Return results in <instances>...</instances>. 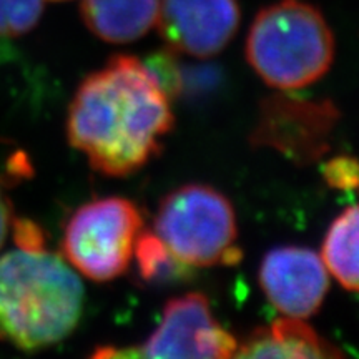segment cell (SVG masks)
<instances>
[{
    "label": "cell",
    "mask_w": 359,
    "mask_h": 359,
    "mask_svg": "<svg viewBox=\"0 0 359 359\" xmlns=\"http://www.w3.org/2000/svg\"><path fill=\"white\" fill-rule=\"evenodd\" d=\"M175 116L170 97L138 58L115 55L79 85L67 137L105 177L123 178L160 155Z\"/></svg>",
    "instance_id": "obj_1"
},
{
    "label": "cell",
    "mask_w": 359,
    "mask_h": 359,
    "mask_svg": "<svg viewBox=\"0 0 359 359\" xmlns=\"http://www.w3.org/2000/svg\"><path fill=\"white\" fill-rule=\"evenodd\" d=\"M83 306L79 276L57 255L17 250L0 258V333L25 351L65 339Z\"/></svg>",
    "instance_id": "obj_2"
},
{
    "label": "cell",
    "mask_w": 359,
    "mask_h": 359,
    "mask_svg": "<svg viewBox=\"0 0 359 359\" xmlns=\"http://www.w3.org/2000/svg\"><path fill=\"white\" fill-rule=\"evenodd\" d=\"M334 35L320 8L280 0L262 8L246 37V60L269 87L294 90L325 77L334 60Z\"/></svg>",
    "instance_id": "obj_3"
},
{
    "label": "cell",
    "mask_w": 359,
    "mask_h": 359,
    "mask_svg": "<svg viewBox=\"0 0 359 359\" xmlns=\"http://www.w3.org/2000/svg\"><path fill=\"white\" fill-rule=\"evenodd\" d=\"M155 235L187 266L240 263L236 215L231 201L208 185H185L170 191L158 206Z\"/></svg>",
    "instance_id": "obj_4"
},
{
    "label": "cell",
    "mask_w": 359,
    "mask_h": 359,
    "mask_svg": "<svg viewBox=\"0 0 359 359\" xmlns=\"http://www.w3.org/2000/svg\"><path fill=\"white\" fill-rule=\"evenodd\" d=\"M142 226L140 212L127 198L88 201L67 222L62 253L88 280L111 281L128 269Z\"/></svg>",
    "instance_id": "obj_5"
},
{
    "label": "cell",
    "mask_w": 359,
    "mask_h": 359,
    "mask_svg": "<svg viewBox=\"0 0 359 359\" xmlns=\"http://www.w3.org/2000/svg\"><path fill=\"white\" fill-rule=\"evenodd\" d=\"M238 341L215 320L210 302L201 293L170 299L160 326L137 354L147 358H235Z\"/></svg>",
    "instance_id": "obj_6"
},
{
    "label": "cell",
    "mask_w": 359,
    "mask_h": 359,
    "mask_svg": "<svg viewBox=\"0 0 359 359\" xmlns=\"http://www.w3.org/2000/svg\"><path fill=\"white\" fill-rule=\"evenodd\" d=\"M238 0H160L158 32L175 53L212 58L240 25Z\"/></svg>",
    "instance_id": "obj_7"
},
{
    "label": "cell",
    "mask_w": 359,
    "mask_h": 359,
    "mask_svg": "<svg viewBox=\"0 0 359 359\" xmlns=\"http://www.w3.org/2000/svg\"><path fill=\"white\" fill-rule=\"evenodd\" d=\"M259 285L276 309L304 320L321 308L330 290V276L321 257L313 250L278 246L264 255Z\"/></svg>",
    "instance_id": "obj_8"
},
{
    "label": "cell",
    "mask_w": 359,
    "mask_h": 359,
    "mask_svg": "<svg viewBox=\"0 0 359 359\" xmlns=\"http://www.w3.org/2000/svg\"><path fill=\"white\" fill-rule=\"evenodd\" d=\"M333 344L321 338L303 318H283L269 327L257 330L245 343H238L235 358H341Z\"/></svg>",
    "instance_id": "obj_9"
},
{
    "label": "cell",
    "mask_w": 359,
    "mask_h": 359,
    "mask_svg": "<svg viewBox=\"0 0 359 359\" xmlns=\"http://www.w3.org/2000/svg\"><path fill=\"white\" fill-rule=\"evenodd\" d=\"M160 0H82V19L109 43H130L156 25Z\"/></svg>",
    "instance_id": "obj_10"
},
{
    "label": "cell",
    "mask_w": 359,
    "mask_h": 359,
    "mask_svg": "<svg viewBox=\"0 0 359 359\" xmlns=\"http://www.w3.org/2000/svg\"><path fill=\"white\" fill-rule=\"evenodd\" d=\"M321 259L343 288L358 291V208L348 206L331 223L323 241Z\"/></svg>",
    "instance_id": "obj_11"
},
{
    "label": "cell",
    "mask_w": 359,
    "mask_h": 359,
    "mask_svg": "<svg viewBox=\"0 0 359 359\" xmlns=\"http://www.w3.org/2000/svg\"><path fill=\"white\" fill-rule=\"evenodd\" d=\"M133 255L137 257L138 269L143 280H158V278L172 275L177 271L175 264L180 263L154 233L138 235Z\"/></svg>",
    "instance_id": "obj_12"
},
{
    "label": "cell",
    "mask_w": 359,
    "mask_h": 359,
    "mask_svg": "<svg viewBox=\"0 0 359 359\" xmlns=\"http://www.w3.org/2000/svg\"><path fill=\"white\" fill-rule=\"evenodd\" d=\"M43 0H0V35L20 37L39 24Z\"/></svg>",
    "instance_id": "obj_13"
},
{
    "label": "cell",
    "mask_w": 359,
    "mask_h": 359,
    "mask_svg": "<svg viewBox=\"0 0 359 359\" xmlns=\"http://www.w3.org/2000/svg\"><path fill=\"white\" fill-rule=\"evenodd\" d=\"M323 177L327 185L336 190H356L359 183L358 161L349 155L334 156L323 167Z\"/></svg>",
    "instance_id": "obj_14"
},
{
    "label": "cell",
    "mask_w": 359,
    "mask_h": 359,
    "mask_svg": "<svg viewBox=\"0 0 359 359\" xmlns=\"http://www.w3.org/2000/svg\"><path fill=\"white\" fill-rule=\"evenodd\" d=\"M173 53V50L156 52L145 64L168 97L178 95L180 83H182L180 82L178 69L177 65H175Z\"/></svg>",
    "instance_id": "obj_15"
},
{
    "label": "cell",
    "mask_w": 359,
    "mask_h": 359,
    "mask_svg": "<svg viewBox=\"0 0 359 359\" xmlns=\"http://www.w3.org/2000/svg\"><path fill=\"white\" fill-rule=\"evenodd\" d=\"M13 238L20 250H42L43 235L42 230L30 219H15L13 222Z\"/></svg>",
    "instance_id": "obj_16"
},
{
    "label": "cell",
    "mask_w": 359,
    "mask_h": 359,
    "mask_svg": "<svg viewBox=\"0 0 359 359\" xmlns=\"http://www.w3.org/2000/svg\"><path fill=\"white\" fill-rule=\"evenodd\" d=\"M8 223H11V208H8V201L0 190V248H2L4 241H6Z\"/></svg>",
    "instance_id": "obj_17"
}]
</instances>
